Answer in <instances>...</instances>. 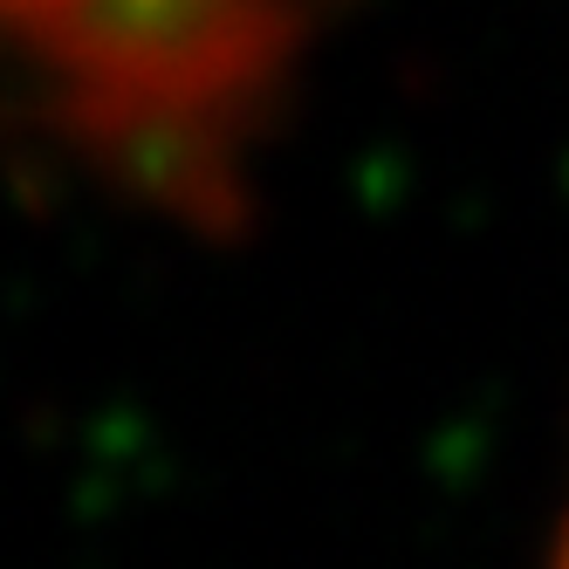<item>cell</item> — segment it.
Wrapping results in <instances>:
<instances>
[{"mask_svg":"<svg viewBox=\"0 0 569 569\" xmlns=\"http://www.w3.org/2000/svg\"><path fill=\"white\" fill-rule=\"evenodd\" d=\"M49 131L138 207L192 233H240L254 220L248 138L254 110L220 103H131V97H49Z\"/></svg>","mask_w":569,"mask_h":569,"instance_id":"7a4b0ae2","label":"cell"},{"mask_svg":"<svg viewBox=\"0 0 569 569\" xmlns=\"http://www.w3.org/2000/svg\"><path fill=\"white\" fill-rule=\"evenodd\" d=\"M549 569H569V501H562V521H556V536H549Z\"/></svg>","mask_w":569,"mask_h":569,"instance_id":"3957f363","label":"cell"},{"mask_svg":"<svg viewBox=\"0 0 569 569\" xmlns=\"http://www.w3.org/2000/svg\"><path fill=\"white\" fill-rule=\"evenodd\" d=\"M337 0H8L49 97L274 110Z\"/></svg>","mask_w":569,"mask_h":569,"instance_id":"6da1fadb","label":"cell"}]
</instances>
